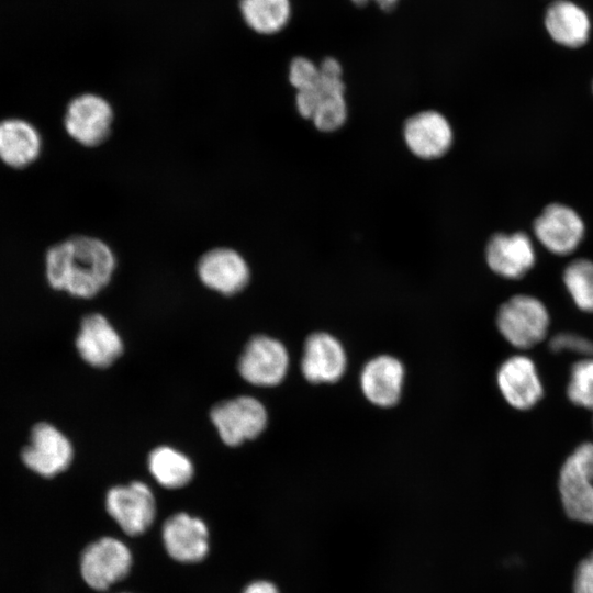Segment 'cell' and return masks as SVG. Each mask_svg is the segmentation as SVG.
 <instances>
[{
	"mask_svg": "<svg viewBox=\"0 0 593 593\" xmlns=\"http://www.w3.org/2000/svg\"><path fill=\"white\" fill-rule=\"evenodd\" d=\"M243 593H280L278 588L270 581L257 580L250 582Z\"/></svg>",
	"mask_w": 593,
	"mask_h": 593,
	"instance_id": "f1b7e54d",
	"label": "cell"
},
{
	"mask_svg": "<svg viewBox=\"0 0 593 593\" xmlns=\"http://www.w3.org/2000/svg\"><path fill=\"white\" fill-rule=\"evenodd\" d=\"M318 75L320 66L306 57L298 56L290 63L289 81L296 91L307 88Z\"/></svg>",
	"mask_w": 593,
	"mask_h": 593,
	"instance_id": "484cf974",
	"label": "cell"
},
{
	"mask_svg": "<svg viewBox=\"0 0 593 593\" xmlns=\"http://www.w3.org/2000/svg\"><path fill=\"white\" fill-rule=\"evenodd\" d=\"M562 281L573 303L583 312L593 313V260L577 258L562 273Z\"/></svg>",
	"mask_w": 593,
	"mask_h": 593,
	"instance_id": "cb8c5ba5",
	"label": "cell"
},
{
	"mask_svg": "<svg viewBox=\"0 0 593 593\" xmlns=\"http://www.w3.org/2000/svg\"><path fill=\"white\" fill-rule=\"evenodd\" d=\"M318 66L321 78L311 92L314 104L311 120L317 130L333 132L342 127L347 119L343 69L337 61L331 59Z\"/></svg>",
	"mask_w": 593,
	"mask_h": 593,
	"instance_id": "8fae6325",
	"label": "cell"
},
{
	"mask_svg": "<svg viewBox=\"0 0 593 593\" xmlns=\"http://www.w3.org/2000/svg\"><path fill=\"white\" fill-rule=\"evenodd\" d=\"M545 25L551 38L566 47H581L589 38L588 15L570 1L560 0L552 3L547 10Z\"/></svg>",
	"mask_w": 593,
	"mask_h": 593,
	"instance_id": "ffe728a7",
	"label": "cell"
},
{
	"mask_svg": "<svg viewBox=\"0 0 593 593\" xmlns=\"http://www.w3.org/2000/svg\"><path fill=\"white\" fill-rule=\"evenodd\" d=\"M373 1L381 10L389 11L392 10L400 0H371Z\"/></svg>",
	"mask_w": 593,
	"mask_h": 593,
	"instance_id": "f546056e",
	"label": "cell"
},
{
	"mask_svg": "<svg viewBox=\"0 0 593 593\" xmlns=\"http://www.w3.org/2000/svg\"><path fill=\"white\" fill-rule=\"evenodd\" d=\"M210 418L223 443L235 447L258 437L267 426L268 415L259 400L240 395L215 404Z\"/></svg>",
	"mask_w": 593,
	"mask_h": 593,
	"instance_id": "5b68a950",
	"label": "cell"
},
{
	"mask_svg": "<svg viewBox=\"0 0 593 593\" xmlns=\"http://www.w3.org/2000/svg\"><path fill=\"white\" fill-rule=\"evenodd\" d=\"M535 239L555 256H569L584 242L586 224L570 204L550 202L537 214L530 225Z\"/></svg>",
	"mask_w": 593,
	"mask_h": 593,
	"instance_id": "3957f363",
	"label": "cell"
},
{
	"mask_svg": "<svg viewBox=\"0 0 593 593\" xmlns=\"http://www.w3.org/2000/svg\"><path fill=\"white\" fill-rule=\"evenodd\" d=\"M115 256L101 239L74 236L46 255V276L49 284L78 298H92L111 280Z\"/></svg>",
	"mask_w": 593,
	"mask_h": 593,
	"instance_id": "6da1fadb",
	"label": "cell"
},
{
	"mask_svg": "<svg viewBox=\"0 0 593 593\" xmlns=\"http://www.w3.org/2000/svg\"><path fill=\"white\" fill-rule=\"evenodd\" d=\"M496 324L502 336L518 349H529L542 342L550 317L545 304L528 294H517L504 302Z\"/></svg>",
	"mask_w": 593,
	"mask_h": 593,
	"instance_id": "7a4b0ae2",
	"label": "cell"
},
{
	"mask_svg": "<svg viewBox=\"0 0 593 593\" xmlns=\"http://www.w3.org/2000/svg\"><path fill=\"white\" fill-rule=\"evenodd\" d=\"M74 450L67 437L47 423L37 424L31 443L22 451L24 463L34 472L52 478L68 468Z\"/></svg>",
	"mask_w": 593,
	"mask_h": 593,
	"instance_id": "7c38bea8",
	"label": "cell"
},
{
	"mask_svg": "<svg viewBox=\"0 0 593 593\" xmlns=\"http://www.w3.org/2000/svg\"><path fill=\"white\" fill-rule=\"evenodd\" d=\"M567 393L575 405L593 410V358L581 359L573 365Z\"/></svg>",
	"mask_w": 593,
	"mask_h": 593,
	"instance_id": "d4e9b609",
	"label": "cell"
},
{
	"mask_svg": "<svg viewBox=\"0 0 593 593\" xmlns=\"http://www.w3.org/2000/svg\"><path fill=\"white\" fill-rule=\"evenodd\" d=\"M289 368V354L278 339L256 335L245 345L237 369L240 377L257 387H275L282 382Z\"/></svg>",
	"mask_w": 593,
	"mask_h": 593,
	"instance_id": "52a82bcc",
	"label": "cell"
},
{
	"mask_svg": "<svg viewBox=\"0 0 593 593\" xmlns=\"http://www.w3.org/2000/svg\"><path fill=\"white\" fill-rule=\"evenodd\" d=\"M147 465L154 479L166 489L186 486L194 473L189 457L169 446H159L152 450Z\"/></svg>",
	"mask_w": 593,
	"mask_h": 593,
	"instance_id": "7402d4cb",
	"label": "cell"
},
{
	"mask_svg": "<svg viewBox=\"0 0 593 593\" xmlns=\"http://www.w3.org/2000/svg\"><path fill=\"white\" fill-rule=\"evenodd\" d=\"M41 137L27 122L18 119L0 123V158L11 167L22 168L36 159Z\"/></svg>",
	"mask_w": 593,
	"mask_h": 593,
	"instance_id": "44dd1931",
	"label": "cell"
},
{
	"mask_svg": "<svg viewBox=\"0 0 593 593\" xmlns=\"http://www.w3.org/2000/svg\"><path fill=\"white\" fill-rule=\"evenodd\" d=\"M485 260L495 275L511 280L521 279L536 264L534 240L523 230L495 233L486 244Z\"/></svg>",
	"mask_w": 593,
	"mask_h": 593,
	"instance_id": "ba28073f",
	"label": "cell"
},
{
	"mask_svg": "<svg viewBox=\"0 0 593 593\" xmlns=\"http://www.w3.org/2000/svg\"><path fill=\"white\" fill-rule=\"evenodd\" d=\"M573 593H593V552L578 564Z\"/></svg>",
	"mask_w": 593,
	"mask_h": 593,
	"instance_id": "4316f807",
	"label": "cell"
},
{
	"mask_svg": "<svg viewBox=\"0 0 593 593\" xmlns=\"http://www.w3.org/2000/svg\"><path fill=\"white\" fill-rule=\"evenodd\" d=\"M240 11L247 25L259 34L270 35L283 30L291 16L290 0H240Z\"/></svg>",
	"mask_w": 593,
	"mask_h": 593,
	"instance_id": "603a6c76",
	"label": "cell"
},
{
	"mask_svg": "<svg viewBox=\"0 0 593 593\" xmlns=\"http://www.w3.org/2000/svg\"><path fill=\"white\" fill-rule=\"evenodd\" d=\"M122 593H127V592H122Z\"/></svg>",
	"mask_w": 593,
	"mask_h": 593,
	"instance_id": "d6a6232c",
	"label": "cell"
},
{
	"mask_svg": "<svg viewBox=\"0 0 593 593\" xmlns=\"http://www.w3.org/2000/svg\"><path fill=\"white\" fill-rule=\"evenodd\" d=\"M76 347L87 363L107 368L122 355L123 342L102 314L93 313L82 320Z\"/></svg>",
	"mask_w": 593,
	"mask_h": 593,
	"instance_id": "e0dca14e",
	"label": "cell"
},
{
	"mask_svg": "<svg viewBox=\"0 0 593 593\" xmlns=\"http://www.w3.org/2000/svg\"><path fill=\"white\" fill-rule=\"evenodd\" d=\"M132 563L130 548L120 539L105 536L83 549L79 568L85 583L102 592L125 579Z\"/></svg>",
	"mask_w": 593,
	"mask_h": 593,
	"instance_id": "277c9868",
	"label": "cell"
},
{
	"mask_svg": "<svg viewBox=\"0 0 593 593\" xmlns=\"http://www.w3.org/2000/svg\"><path fill=\"white\" fill-rule=\"evenodd\" d=\"M161 537L168 556L180 563H198L206 558L210 550L206 524L184 512L165 521Z\"/></svg>",
	"mask_w": 593,
	"mask_h": 593,
	"instance_id": "30bf717a",
	"label": "cell"
},
{
	"mask_svg": "<svg viewBox=\"0 0 593 593\" xmlns=\"http://www.w3.org/2000/svg\"><path fill=\"white\" fill-rule=\"evenodd\" d=\"M354 4L356 5H366L367 3H369L371 0H350Z\"/></svg>",
	"mask_w": 593,
	"mask_h": 593,
	"instance_id": "4dcf8cb0",
	"label": "cell"
},
{
	"mask_svg": "<svg viewBox=\"0 0 593 593\" xmlns=\"http://www.w3.org/2000/svg\"><path fill=\"white\" fill-rule=\"evenodd\" d=\"M112 121L113 110L110 103L100 96L85 93L68 104L65 127L81 145L97 146L110 135Z\"/></svg>",
	"mask_w": 593,
	"mask_h": 593,
	"instance_id": "9c48e42d",
	"label": "cell"
},
{
	"mask_svg": "<svg viewBox=\"0 0 593 593\" xmlns=\"http://www.w3.org/2000/svg\"><path fill=\"white\" fill-rule=\"evenodd\" d=\"M504 400L516 410H529L542 396L544 388L534 361L524 355L507 358L496 376Z\"/></svg>",
	"mask_w": 593,
	"mask_h": 593,
	"instance_id": "4fadbf2b",
	"label": "cell"
},
{
	"mask_svg": "<svg viewBox=\"0 0 593 593\" xmlns=\"http://www.w3.org/2000/svg\"><path fill=\"white\" fill-rule=\"evenodd\" d=\"M105 510L123 533L137 537L153 525L156 517V501L147 484L133 481L109 489L105 495Z\"/></svg>",
	"mask_w": 593,
	"mask_h": 593,
	"instance_id": "8992f818",
	"label": "cell"
},
{
	"mask_svg": "<svg viewBox=\"0 0 593 593\" xmlns=\"http://www.w3.org/2000/svg\"><path fill=\"white\" fill-rule=\"evenodd\" d=\"M592 92H593V81H592Z\"/></svg>",
	"mask_w": 593,
	"mask_h": 593,
	"instance_id": "1f68e13d",
	"label": "cell"
},
{
	"mask_svg": "<svg viewBox=\"0 0 593 593\" xmlns=\"http://www.w3.org/2000/svg\"><path fill=\"white\" fill-rule=\"evenodd\" d=\"M197 271L205 287L225 295L240 292L250 278L249 267L242 255L226 247L206 251L199 259Z\"/></svg>",
	"mask_w": 593,
	"mask_h": 593,
	"instance_id": "5bb4252c",
	"label": "cell"
},
{
	"mask_svg": "<svg viewBox=\"0 0 593 593\" xmlns=\"http://www.w3.org/2000/svg\"><path fill=\"white\" fill-rule=\"evenodd\" d=\"M559 493L570 518L593 524V475L570 456L559 473Z\"/></svg>",
	"mask_w": 593,
	"mask_h": 593,
	"instance_id": "d6986e66",
	"label": "cell"
},
{
	"mask_svg": "<svg viewBox=\"0 0 593 593\" xmlns=\"http://www.w3.org/2000/svg\"><path fill=\"white\" fill-rule=\"evenodd\" d=\"M404 367L393 356L380 355L370 359L360 373V388L366 399L380 407H390L400 400Z\"/></svg>",
	"mask_w": 593,
	"mask_h": 593,
	"instance_id": "ac0fdd59",
	"label": "cell"
},
{
	"mask_svg": "<svg viewBox=\"0 0 593 593\" xmlns=\"http://www.w3.org/2000/svg\"><path fill=\"white\" fill-rule=\"evenodd\" d=\"M403 136L409 149L422 159L445 155L452 144V130L447 119L437 111H422L409 118Z\"/></svg>",
	"mask_w": 593,
	"mask_h": 593,
	"instance_id": "9a60e30c",
	"label": "cell"
},
{
	"mask_svg": "<svg viewBox=\"0 0 593 593\" xmlns=\"http://www.w3.org/2000/svg\"><path fill=\"white\" fill-rule=\"evenodd\" d=\"M570 457L584 470L593 475V443H583L575 448Z\"/></svg>",
	"mask_w": 593,
	"mask_h": 593,
	"instance_id": "83f0119b",
	"label": "cell"
},
{
	"mask_svg": "<svg viewBox=\"0 0 593 593\" xmlns=\"http://www.w3.org/2000/svg\"><path fill=\"white\" fill-rule=\"evenodd\" d=\"M347 357L340 342L327 333L310 335L303 348L301 371L312 383H333L344 374Z\"/></svg>",
	"mask_w": 593,
	"mask_h": 593,
	"instance_id": "2e32d148",
	"label": "cell"
}]
</instances>
